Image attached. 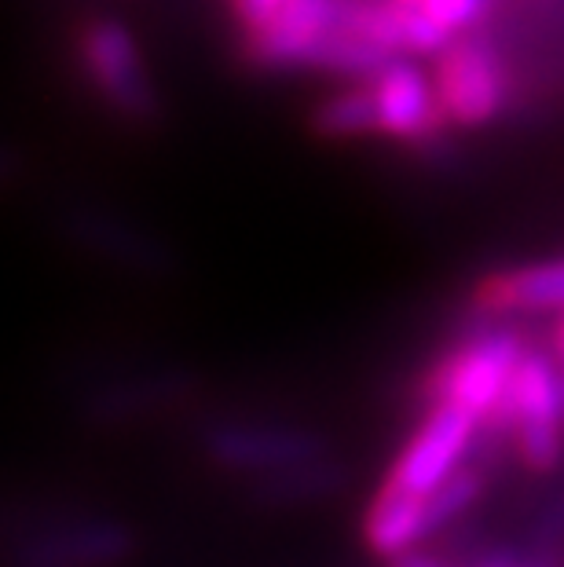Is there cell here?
<instances>
[{"mask_svg":"<svg viewBox=\"0 0 564 567\" xmlns=\"http://www.w3.org/2000/svg\"><path fill=\"white\" fill-rule=\"evenodd\" d=\"M524 355L527 348L521 344V337L506 330L484 333L476 341L462 344L459 352L443 359L437 373H429L425 384L429 410L433 406L462 410L480 429H488L502 410V400H506Z\"/></svg>","mask_w":564,"mask_h":567,"instance_id":"cell-1","label":"cell"},{"mask_svg":"<svg viewBox=\"0 0 564 567\" xmlns=\"http://www.w3.org/2000/svg\"><path fill=\"white\" fill-rule=\"evenodd\" d=\"M561 421H564L561 370L550 355L527 352L488 432L510 436L517 443L524 462L539 468V473H546L561 457Z\"/></svg>","mask_w":564,"mask_h":567,"instance_id":"cell-2","label":"cell"},{"mask_svg":"<svg viewBox=\"0 0 564 567\" xmlns=\"http://www.w3.org/2000/svg\"><path fill=\"white\" fill-rule=\"evenodd\" d=\"M480 436V425L473 417H465L462 410L433 406L422 429L414 432L411 443L403 446V454L396 457L386 487L414 494V498H429L437 494L454 473H462L459 462L470 454V446Z\"/></svg>","mask_w":564,"mask_h":567,"instance_id":"cell-3","label":"cell"},{"mask_svg":"<svg viewBox=\"0 0 564 567\" xmlns=\"http://www.w3.org/2000/svg\"><path fill=\"white\" fill-rule=\"evenodd\" d=\"M437 100L454 125H484L506 103V70L488 41H454L440 52Z\"/></svg>","mask_w":564,"mask_h":567,"instance_id":"cell-4","label":"cell"},{"mask_svg":"<svg viewBox=\"0 0 564 567\" xmlns=\"http://www.w3.org/2000/svg\"><path fill=\"white\" fill-rule=\"evenodd\" d=\"M367 92L370 106H375V132H386L392 140H433L440 125L448 122L440 111L437 89L411 63H386L367 84Z\"/></svg>","mask_w":564,"mask_h":567,"instance_id":"cell-5","label":"cell"},{"mask_svg":"<svg viewBox=\"0 0 564 567\" xmlns=\"http://www.w3.org/2000/svg\"><path fill=\"white\" fill-rule=\"evenodd\" d=\"M341 30L338 0H290L279 16H271L254 30V48L264 59H330L341 52L345 41H334Z\"/></svg>","mask_w":564,"mask_h":567,"instance_id":"cell-6","label":"cell"},{"mask_svg":"<svg viewBox=\"0 0 564 567\" xmlns=\"http://www.w3.org/2000/svg\"><path fill=\"white\" fill-rule=\"evenodd\" d=\"M209 454L217 457L221 465L232 468H249V473H264V468H279V473H290V468L311 465L322 454V440L311 436V432H297V429H221L217 436L209 440Z\"/></svg>","mask_w":564,"mask_h":567,"instance_id":"cell-7","label":"cell"},{"mask_svg":"<svg viewBox=\"0 0 564 567\" xmlns=\"http://www.w3.org/2000/svg\"><path fill=\"white\" fill-rule=\"evenodd\" d=\"M367 542L378 557H396L407 560L414 557V549L429 538L425 527V498H414V494L381 487L375 505L367 509Z\"/></svg>","mask_w":564,"mask_h":567,"instance_id":"cell-8","label":"cell"},{"mask_svg":"<svg viewBox=\"0 0 564 567\" xmlns=\"http://www.w3.org/2000/svg\"><path fill=\"white\" fill-rule=\"evenodd\" d=\"M85 63L92 70L95 84L111 95V100L136 106L143 103V81L136 48H132L129 33L114 22H95L85 33Z\"/></svg>","mask_w":564,"mask_h":567,"instance_id":"cell-9","label":"cell"},{"mask_svg":"<svg viewBox=\"0 0 564 567\" xmlns=\"http://www.w3.org/2000/svg\"><path fill=\"white\" fill-rule=\"evenodd\" d=\"M480 305L488 311H557L564 308V260L532 264L495 275L480 286Z\"/></svg>","mask_w":564,"mask_h":567,"instance_id":"cell-10","label":"cell"},{"mask_svg":"<svg viewBox=\"0 0 564 567\" xmlns=\"http://www.w3.org/2000/svg\"><path fill=\"white\" fill-rule=\"evenodd\" d=\"M129 538L117 527H92L74 530V535H59L48 546H41V567H85L122 557Z\"/></svg>","mask_w":564,"mask_h":567,"instance_id":"cell-11","label":"cell"},{"mask_svg":"<svg viewBox=\"0 0 564 567\" xmlns=\"http://www.w3.org/2000/svg\"><path fill=\"white\" fill-rule=\"evenodd\" d=\"M386 4L411 11V16L425 19L437 33H443L454 44V33L473 27V22L484 16L488 0H386Z\"/></svg>","mask_w":564,"mask_h":567,"instance_id":"cell-12","label":"cell"},{"mask_svg":"<svg viewBox=\"0 0 564 567\" xmlns=\"http://www.w3.org/2000/svg\"><path fill=\"white\" fill-rule=\"evenodd\" d=\"M476 494H480V476L473 473V468H462V473H454L437 494H429V498H425L429 538H433L443 524H451L454 516H462L465 509H470V505L476 502Z\"/></svg>","mask_w":564,"mask_h":567,"instance_id":"cell-13","label":"cell"},{"mask_svg":"<svg viewBox=\"0 0 564 567\" xmlns=\"http://www.w3.org/2000/svg\"><path fill=\"white\" fill-rule=\"evenodd\" d=\"M319 125L330 132V136H359V132H375V106H370V92L356 89L345 92L338 100H330L322 106Z\"/></svg>","mask_w":564,"mask_h":567,"instance_id":"cell-14","label":"cell"},{"mask_svg":"<svg viewBox=\"0 0 564 567\" xmlns=\"http://www.w3.org/2000/svg\"><path fill=\"white\" fill-rule=\"evenodd\" d=\"M286 4H290V0H235L238 16L246 19L249 30H260L264 22H268L271 16H279Z\"/></svg>","mask_w":564,"mask_h":567,"instance_id":"cell-15","label":"cell"},{"mask_svg":"<svg viewBox=\"0 0 564 567\" xmlns=\"http://www.w3.org/2000/svg\"><path fill=\"white\" fill-rule=\"evenodd\" d=\"M400 567H440V564L433 557H418V553H414V557L400 560Z\"/></svg>","mask_w":564,"mask_h":567,"instance_id":"cell-16","label":"cell"},{"mask_svg":"<svg viewBox=\"0 0 564 567\" xmlns=\"http://www.w3.org/2000/svg\"><path fill=\"white\" fill-rule=\"evenodd\" d=\"M484 567H517V564H510V560H491V564H484Z\"/></svg>","mask_w":564,"mask_h":567,"instance_id":"cell-17","label":"cell"},{"mask_svg":"<svg viewBox=\"0 0 564 567\" xmlns=\"http://www.w3.org/2000/svg\"><path fill=\"white\" fill-rule=\"evenodd\" d=\"M561 348H564V322H561Z\"/></svg>","mask_w":564,"mask_h":567,"instance_id":"cell-18","label":"cell"}]
</instances>
